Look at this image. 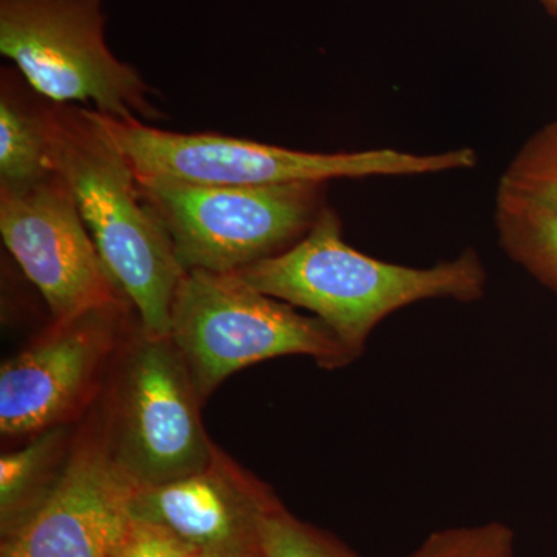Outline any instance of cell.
Listing matches in <instances>:
<instances>
[{
    "label": "cell",
    "mask_w": 557,
    "mask_h": 557,
    "mask_svg": "<svg viewBox=\"0 0 557 557\" xmlns=\"http://www.w3.org/2000/svg\"><path fill=\"white\" fill-rule=\"evenodd\" d=\"M547 2L553 7V9L557 10V0H547Z\"/></svg>",
    "instance_id": "obj_20"
},
{
    "label": "cell",
    "mask_w": 557,
    "mask_h": 557,
    "mask_svg": "<svg viewBox=\"0 0 557 557\" xmlns=\"http://www.w3.org/2000/svg\"><path fill=\"white\" fill-rule=\"evenodd\" d=\"M265 557H362L332 534L296 518L277 500L260 520Z\"/></svg>",
    "instance_id": "obj_15"
},
{
    "label": "cell",
    "mask_w": 557,
    "mask_h": 557,
    "mask_svg": "<svg viewBox=\"0 0 557 557\" xmlns=\"http://www.w3.org/2000/svg\"><path fill=\"white\" fill-rule=\"evenodd\" d=\"M97 116L137 177L190 185H327L339 178L408 177L471 170L479 161L478 153L469 148L438 153L398 149L304 152L220 134H178L138 119H113L100 112Z\"/></svg>",
    "instance_id": "obj_3"
},
{
    "label": "cell",
    "mask_w": 557,
    "mask_h": 557,
    "mask_svg": "<svg viewBox=\"0 0 557 557\" xmlns=\"http://www.w3.org/2000/svg\"><path fill=\"white\" fill-rule=\"evenodd\" d=\"M53 102L40 97L17 70L0 76V188H25L53 174Z\"/></svg>",
    "instance_id": "obj_12"
},
{
    "label": "cell",
    "mask_w": 557,
    "mask_h": 557,
    "mask_svg": "<svg viewBox=\"0 0 557 557\" xmlns=\"http://www.w3.org/2000/svg\"><path fill=\"white\" fill-rule=\"evenodd\" d=\"M183 269L239 273L306 236L324 209L325 183L190 185L139 178Z\"/></svg>",
    "instance_id": "obj_7"
},
{
    "label": "cell",
    "mask_w": 557,
    "mask_h": 557,
    "mask_svg": "<svg viewBox=\"0 0 557 557\" xmlns=\"http://www.w3.org/2000/svg\"><path fill=\"white\" fill-rule=\"evenodd\" d=\"M135 487L110 457L94 406L76 429L50 493L2 534L0 557L112 556Z\"/></svg>",
    "instance_id": "obj_10"
},
{
    "label": "cell",
    "mask_w": 557,
    "mask_h": 557,
    "mask_svg": "<svg viewBox=\"0 0 557 557\" xmlns=\"http://www.w3.org/2000/svg\"><path fill=\"white\" fill-rule=\"evenodd\" d=\"M129 300L65 319L0 369L2 437H35L72 424L101 397L121 347L137 324Z\"/></svg>",
    "instance_id": "obj_8"
},
{
    "label": "cell",
    "mask_w": 557,
    "mask_h": 557,
    "mask_svg": "<svg viewBox=\"0 0 557 557\" xmlns=\"http://www.w3.org/2000/svg\"><path fill=\"white\" fill-rule=\"evenodd\" d=\"M239 274L259 292L311 311L355 359L388 314L420 300L472 302L486 287L485 269L474 251L429 269L362 255L344 240L343 223L330 208L322 209L293 247Z\"/></svg>",
    "instance_id": "obj_1"
},
{
    "label": "cell",
    "mask_w": 557,
    "mask_h": 557,
    "mask_svg": "<svg viewBox=\"0 0 557 557\" xmlns=\"http://www.w3.org/2000/svg\"><path fill=\"white\" fill-rule=\"evenodd\" d=\"M199 557H265V553L259 537V541L234 545V547L205 549Z\"/></svg>",
    "instance_id": "obj_19"
},
{
    "label": "cell",
    "mask_w": 557,
    "mask_h": 557,
    "mask_svg": "<svg viewBox=\"0 0 557 557\" xmlns=\"http://www.w3.org/2000/svg\"><path fill=\"white\" fill-rule=\"evenodd\" d=\"M409 557H516L515 534L498 522L450 528L431 534Z\"/></svg>",
    "instance_id": "obj_17"
},
{
    "label": "cell",
    "mask_w": 557,
    "mask_h": 557,
    "mask_svg": "<svg viewBox=\"0 0 557 557\" xmlns=\"http://www.w3.org/2000/svg\"><path fill=\"white\" fill-rule=\"evenodd\" d=\"M500 186L557 208V121L520 149Z\"/></svg>",
    "instance_id": "obj_16"
},
{
    "label": "cell",
    "mask_w": 557,
    "mask_h": 557,
    "mask_svg": "<svg viewBox=\"0 0 557 557\" xmlns=\"http://www.w3.org/2000/svg\"><path fill=\"white\" fill-rule=\"evenodd\" d=\"M76 429L51 428L0 457V531L7 533L38 507L60 478Z\"/></svg>",
    "instance_id": "obj_13"
},
{
    "label": "cell",
    "mask_w": 557,
    "mask_h": 557,
    "mask_svg": "<svg viewBox=\"0 0 557 557\" xmlns=\"http://www.w3.org/2000/svg\"><path fill=\"white\" fill-rule=\"evenodd\" d=\"M51 166L72 189L102 260L150 338H170L171 311L186 274L137 175L94 109L53 102Z\"/></svg>",
    "instance_id": "obj_2"
},
{
    "label": "cell",
    "mask_w": 557,
    "mask_h": 557,
    "mask_svg": "<svg viewBox=\"0 0 557 557\" xmlns=\"http://www.w3.org/2000/svg\"><path fill=\"white\" fill-rule=\"evenodd\" d=\"M170 338L203 403L228 376L269 359L302 355L327 370L355 361L321 319L259 292L239 273L186 271L172 306Z\"/></svg>",
    "instance_id": "obj_4"
},
{
    "label": "cell",
    "mask_w": 557,
    "mask_h": 557,
    "mask_svg": "<svg viewBox=\"0 0 557 557\" xmlns=\"http://www.w3.org/2000/svg\"><path fill=\"white\" fill-rule=\"evenodd\" d=\"M97 408L110 457L135 486H152L207 467L218 446L201 423V401L171 338L132 330Z\"/></svg>",
    "instance_id": "obj_5"
},
{
    "label": "cell",
    "mask_w": 557,
    "mask_h": 557,
    "mask_svg": "<svg viewBox=\"0 0 557 557\" xmlns=\"http://www.w3.org/2000/svg\"><path fill=\"white\" fill-rule=\"evenodd\" d=\"M200 553L166 528L129 516L110 557H199Z\"/></svg>",
    "instance_id": "obj_18"
},
{
    "label": "cell",
    "mask_w": 557,
    "mask_h": 557,
    "mask_svg": "<svg viewBox=\"0 0 557 557\" xmlns=\"http://www.w3.org/2000/svg\"><path fill=\"white\" fill-rule=\"evenodd\" d=\"M277 500L267 483L218 446L199 471L135 487L129 516L164 527L205 552L259 541L260 520Z\"/></svg>",
    "instance_id": "obj_11"
},
{
    "label": "cell",
    "mask_w": 557,
    "mask_h": 557,
    "mask_svg": "<svg viewBox=\"0 0 557 557\" xmlns=\"http://www.w3.org/2000/svg\"><path fill=\"white\" fill-rule=\"evenodd\" d=\"M496 225L512 260L557 292V208L498 186Z\"/></svg>",
    "instance_id": "obj_14"
},
{
    "label": "cell",
    "mask_w": 557,
    "mask_h": 557,
    "mask_svg": "<svg viewBox=\"0 0 557 557\" xmlns=\"http://www.w3.org/2000/svg\"><path fill=\"white\" fill-rule=\"evenodd\" d=\"M0 234L46 299L53 321L129 300L102 260L72 189L57 171L25 188H0Z\"/></svg>",
    "instance_id": "obj_9"
},
{
    "label": "cell",
    "mask_w": 557,
    "mask_h": 557,
    "mask_svg": "<svg viewBox=\"0 0 557 557\" xmlns=\"http://www.w3.org/2000/svg\"><path fill=\"white\" fill-rule=\"evenodd\" d=\"M106 0H0V53L54 104L94 106L113 119L156 120L138 70L106 40Z\"/></svg>",
    "instance_id": "obj_6"
}]
</instances>
